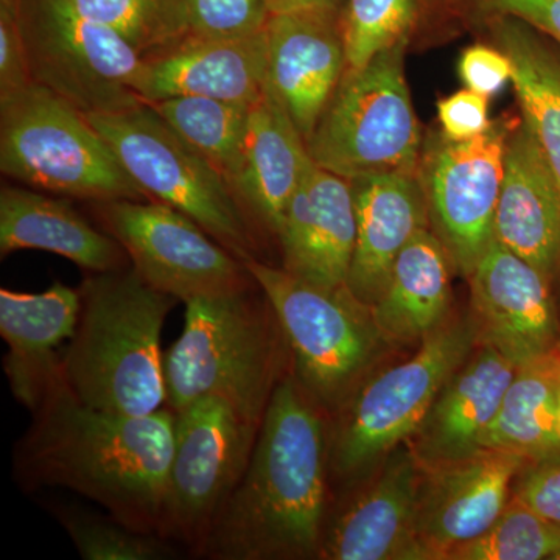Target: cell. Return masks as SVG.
Wrapping results in <instances>:
<instances>
[{"mask_svg": "<svg viewBox=\"0 0 560 560\" xmlns=\"http://www.w3.org/2000/svg\"><path fill=\"white\" fill-rule=\"evenodd\" d=\"M14 451L22 488H62L94 501L121 525L160 534L175 411L116 415L92 408L57 378Z\"/></svg>", "mask_w": 560, "mask_h": 560, "instance_id": "1", "label": "cell"}, {"mask_svg": "<svg viewBox=\"0 0 560 560\" xmlns=\"http://www.w3.org/2000/svg\"><path fill=\"white\" fill-rule=\"evenodd\" d=\"M329 427L293 374L272 394L248 467L209 530L201 558H319Z\"/></svg>", "mask_w": 560, "mask_h": 560, "instance_id": "2", "label": "cell"}, {"mask_svg": "<svg viewBox=\"0 0 560 560\" xmlns=\"http://www.w3.org/2000/svg\"><path fill=\"white\" fill-rule=\"evenodd\" d=\"M75 330L61 352V381L97 410L145 416L165 407L161 334L178 300L135 268L91 272L79 287Z\"/></svg>", "mask_w": 560, "mask_h": 560, "instance_id": "3", "label": "cell"}, {"mask_svg": "<svg viewBox=\"0 0 560 560\" xmlns=\"http://www.w3.org/2000/svg\"><path fill=\"white\" fill-rule=\"evenodd\" d=\"M293 360L278 315L261 291L186 302L183 334L164 355L165 407L219 397L260 425Z\"/></svg>", "mask_w": 560, "mask_h": 560, "instance_id": "4", "label": "cell"}, {"mask_svg": "<svg viewBox=\"0 0 560 560\" xmlns=\"http://www.w3.org/2000/svg\"><path fill=\"white\" fill-rule=\"evenodd\" d=\"M0 171L62 197L149 200L86 113L38 83L0 97Z\"/></svg>", "mask_w": 560, "mask_h": 560, "instance_id": "5", "label": "cell"}, {"mask_svg": "<svg viewBox=\"0 0 560 560\" xmlns=\"http://www.w3.org/2000/svg\"><path fill=\"white\" fill-rule=\"evenodd\" d=\"M245 265L278 315L294 378L324 415H335L364 381L385 342L371 308L348 289H320L260 259Z\"/></svg>", "mask_w": 560, "mask_h": 560, "instance_id": "6", "label": "cell"}, {"mask_svg": "<svg viewBox=\"0 0 560 560\" xmlns=\"http://www.w3.org/2000/svg\"><path fill=\"white\" fill-rule=\"evenodd\" d=\"M478 345L471 315L451 318L410 360L361 382L341 405L329 433V470L352 480L410 441L448 378Z\"/></svg>", "mask_w": 560, "mask_h": 560, "instance_id": "7", "label": "cell"}, {"mask_svg": "<svg viewBox=\"0 0 560 560\" xmlns=\"http://www.w3.org/2000/svg\"><path fill=\"white\" fill-rule=\"evenodd\" d=\"M408 46L405 40L364 68L346 70L307 140L315 164L346 179L416 175L423 135L405 72Z\"/></svg>", "mask_w": 560, "mask_h": 560, "instance_id": "8", "label": "cell"}, {"mask_svg": "<svg viewBox=\"0 0 560 560\" xmlns=\"http://www.w3.org/2000/svg\"><path fill=\"white\" fill-rule=\"evenodd\" d=\"M86 116L149 200L190 217L238 259H259L256 228L230 183L150 105Z\"/></svg>", "mask_w": 560, "mask_h": 560, "instance_id": "9", "label": "cell"}, {"mask_svg": "<svg viewBox=\"0 0 560 560\" xmlns=\"http://www.w3.org/2000/svg\"><path fill=\"white\" fill-rule=\"evenodd\" d=\"M260 425L219 397L175 411L160 536L201 558L217 514L248 467Z\"/></svg>", "mask_w": 560, "mask_h": 560, "instance_id": "10", "label": "cell"}, {"mask_svg": "<svg viewBox=\"0 0 560 560\" xmlns=\"http://www.w3.org/2000/svg\"><path fill=\"white\" fill-rule=\"evenodd\" d=\"M21 21L33 83L86 114L143 103L132 88L143 57L119 33L61 0H21Z\"/></svg>", "mask_w": 560, "mask_h": 560, "instance_id": "11", "label": "cell"}, {"mask_svg": "<svg viewBox=\"0 0 560 560\" xmlns=\"http://www.w3.org/2000/svg\"><path fill=\"white\" fill-rule=\"evenodd\" d=\"M515 121L499 117L482 135L467 140L447 138L440 128L423 136L416 176L430 230L464 278L493 241L504 154Z\"/></svg>", "mask_w": 560, "mask_h": 560, "instance_id": "12", "label": "cell"}, {"mask_svg": "<svg viewBox=\"0 0 560 560\" xmlns=\"http://www.w3.org/2000/svg\"><path fill=\"white\" fill-rule=\"evenodd\" d=\"M95 212L103 231L127 250L140 278L184 304L257 287L245 261L171 206L114 200L97 202Z\"/></svg>", "mask_w": 560, "mask_h": 560, "instance_id": "13", "label": "cell"}, {"mask_svg": "<svg viewBox=\"0 0 560 560\" xmlns=\"http://www.w3.org/2000/svg\"><path fill=\"white\" fill-rule=\"evenodd\" d=\"M478 345L521 368L558 349L560 318L550 278L493 238L470 272Z\"/></svg>", "mask_w": 560, "mask_h": 560, "instance_id": "14", "label": "cell"}, {"mask_svg": "<svg viewBox=\"0 0 560 560\" xmlns=\"http://www.w3.org/2000/svg\"><path fill=\"white\" fill-rule=\"evenodd\" d=\"M528 466L529 460L515 453L480 451L453 463L422 467L416 515L422 560H447L455 548L488 530Z\"/></svg>", "mask_w": 560, "mask_h": 560, "instance_id": "15", "label": "cell"}, {"mask_svg": "<svg viewBox=\"0 0 560 560\" xmlns=\"http://www.w3.org/2000/svg\"><path fill=\"white\" fill-rule=\"evenodd\" d=\"M265 33L268 84L307 142L348 70L340 10L275 13Z\"/></svg>", "mask_w": 560, "mask_h": 560, "instance_id": "16", "label": "cell"}, {"mask_svg": "<svg viewBox=\"0 0 560 560\" xmlns=\"http://www.w3.org/2000/svg\"><path fill=\"white\" fill-rule=\"evenodd\" d=\"M268 84L267 33L237 38L186 36L143 57L135 81L143 103L206 97L253 106Z\"/></svg>", "mask_w": 560, "mask_h": 560, "instance_id": "17", "label": "cell"}, {"mask_svg": "<svg viewBox=\"0 0 560 560\" xmlns=\"http://www.w3.org/2000/svg\"><path fill=\"white\" fill-rule=\"evenodd\" d=\"M276 238L283 270L320 289H348L357 242L350 180L308 162Z\"/></svg>", "mask_w": 560, "mask_h": 560, "instance_id": "18", "label": "cell"}, {"mask_svg": "<svg viewBox=\"0 0 560 560\" xmlns=\"http://www.w3.org/2000/svg\"><path fill=\"white\" fill-rule=\"evenodd\" d=\"M422 467L397 451L370 486L324 528L318 559L422 560L416 515Z\"/></svg>", "mask_w": 560, "mask_h": 560, "instance_id": "19", "label": "cell"}, {"mask_svg": "<svg viewBox=\"0 0 560 560\" xmlns=\"http://www.w3.org/2000/svg\"><path fill=\"white\" fill-rule=\"evenodd\" d=\"M493 238L551 280L560 271V180L525 120L508 139Z\"/></svg>", "mask_w": 560, "mask_h": 560, "instance_id": "20", "label": "cell"}, {"mask_svg": "<svg viewBox=\"0 0 560 560\" xmlns=\"http://www.w3.org/2000/svg\"><path fill=\"white\" fill-rule=\"evenodd\" d=\"M517 370L499 350L475 346L407 442L420 467L429 469L482 451L486 430Z\"/></svg>", "mask_w": 560, "mask_h": 560, "instance_id": "21", "label": "cell"}, {"mask_svg": "<svg viewBox=\"0 0 560 560\" xmlns=\"http://www.w3.org/2000/svg\"><path fill=\"white\" fill-rule=\"evenodd\" d=\"M311 161L304 136L267 84L249 108L241 164L231 184L254 228L278 237L283 213Z\"/></svg>", "mask_w": 560, "mask_h": 560, "instance_id": "22", "label": "cell"}, {"mask_svg": "<svg viewBox=\"0 0 560 560\" xmlns=\"http://www.w3.org/2000/svg\"><path fill=\"white\" fill-rule=\"evenodd\" d=\"M357 210V242L348 290L366 307L377 302L401 249L430 228L418 176L385 173L349 179Z\"/></svg>", "mask_w": 560, "mask_h": 560, "instance_id": "23", "label": "cell"}, {"mask_svg": "<svg viewBox=\"0 0 560 560\" xmlns=\"http://www.w3.org/2000/svg\"><path fill=\"white\" fill-rule=\"evenodd\" d=\"M79 289L55 282L38 294L0 290V335L9 346L3 371L13 396L33 411L61 377L60 346L79 318Z\"/></svg>", "mask_w": 560, "mask_h": 560, "instance_id": "24", "label": "cell"}, {"mask_svg": "<svg viewBox=\"0 0 560 560\" xmlns=\"http://www.w3.org/2000/svg\"><path fill=\"white\" fill-rule=\"evenodd\" d=\"M43 249L90 272L130 267L127 250L108 232L95 230L79 210L36 189L3 186L0 191V254Z\"/></svg>", "mask_w": 560, "mask_h": 560, "instance_id": "25", "label": "cell"}, {"mask_svg": "<svg viewBox=\"0 0 560 560\" xmlns=\"http://www.w3.org/2000/svg\"><path fill=\"white\" fill-rule=\"evenodd\" d=\"M451 256L430 228L401 249L388 283L371 307L372 319L389 345L422 342L451 315Z\"/></svg>", "mask_w": 560, "mask_h": 560, "instance_id": "26", "label": "cell"}, {"mask_svg": "<svg viewBox=\"0 0 560 560\" xmlns=\"http://www.w3.org/2000/svg\"><path fill=\"white\" fill-rule=\"evenodd\" d=\"M477 27L510 58L522 119L560 180V44L512 16L488 18Z\"/></svg>", "mask_w": 560, "mask_h": 560, "instance_id": "27", "label": "cell"}, {"mask_svg": "<svg viewBox=\"0 0 560 560\" xmlns=\"http://www.w3.org/2000/svg\"><path fill=\"white\" fill-rule=\"evenodd\" d=\"M559 393V349L518 368L486 430L482 451L515 453L529 464L560 459Z\"/></svg>", "mask_w": 560, "mask_h": 560, "instance_id": "28", "label": "cell"}, {"mask_svg": "<svg viewBox=\"0 0 560 560\" xmlns=\"http://www.w3.org/2000/svg\"><path fill=\"white\" fill-rule=\"evenodd\" d=\"M147 105L201 153L231 186L241 164L250 106L206 97H173Z\"/></svg>", "mask_w": 560, "mask_h": 560, "instance_id": "29", "label": "cell"}, {"mask_svg": "<svg viewBox=\"0 0 560 560\" xmlns=\"http://www.w3.org/2000/svg\"><path fill=\"white\" fill-rule=\"evenodd\" d=\"M436 13L456 18L453 0H345L340 9L348 70L364 68L381 51L410 40Z\"/></svg>", "mask_w": 560, "mask_h": 560, "instance_id": "30", "label": "cell"}, {"mask_svg": "<svg viewBox=\"0 0 560 560\" xmlns=\"http://www.w3.org/2000/svg\"><path fill=\"white\" fill-rule=\"evenodd\" d=\"M86 20L124 36L142 57L187 36L184 0H61Z\"/></svg>", "mask_w": 560, "mask_h": 560, "instance_id": "31", "label": "cell"}, {"mask_svg": "<svg viewBox=\"0 0 560 560\" xmlns=\"http://www.w3.org/2000/svg\"><path fill=\"white\" fill-rule=\"evenodd\" d=\"M559 560L560 526L512 493L497 521L447 560Z\"/></svg>", "mask_w": 560, "mask_h": 560, "instance_id": "32", "label": "cell"}, {"mask_svg": "<svg viewBox=\"0 0 560 560\" xmlns=\"http://www.w3.org/2000/svg\"><path fill=\"white\" fill-rule=\"evenodd\" d=\"M55 515L86 560H167L179 555L176 544L160 534L130 529L108 514L97 517L77 508L58 506Z\"/></svg>", "mask_w": 560, "mask_h": 560, "instance_id": "33", "label": "cell"}, {"mask_svg": "<svg viewBox=\"0 0 560 560\" xmlns=\"http://www.w3.org/2000/svg\"><path fill=\"white\" fill-rule=\"evenodd\" d=\"M187 36L237 38L265 31L270 0H184Z\"/></svg>", "mask_w": 560, "mask_h": 560, "instance_id": "34", "label": "cell"}, {"mask_svg": "<svg viewBox=\"0 0 560 560\" xmlns=\"http://www.w3.org/2000/svg\"><path fill=\"white\" fill-rule=\"evenodd\" d=\"M453 5L471 25L493 16L517 18L560 44V0H453Z\"/></svg>", "mask_w": 560, "mask_h": 560, "instance_id": "35", "label": "cell"}, {"mask_svg": "<svg viewBox=\"0 0 560 560\" xmlns=\"http://www.w3.org/2000/svg\"><path fill=\"white\" fill-rule=\"evenodd\" d=\"M33 83L21 21V0H0V97Z\"/></svg>", "mask_w": 560, "mask_h": 560, "instance_id": "36", "label": "cell"}, {"mask_svg": "<svg viewBox=\"0 0 560 560\" xmlns=\"http://www.w3.org/2000/svg\"><path fill=\"white\" fill-rule=\"evenodd\" d=\"M456 70L464 88L488 98L495 97L512 81L510 58L490 43L464 49Z\"/></svg>", "mask_w": 560, "mask_h": 560, "instance_id": "37", "label": "cell"}, {"mask_svg": "<svg viewBox=\"0 0 560 560\" xmlns=\"http://www.w3.org/2000/svg\"><path fill=\"white\" fill-rule=\"evenodd\" d=\"M489 101L467 88L441 98L436 105L440 130L453 140L474 139L482 135L492 125Z\"/></svg>", "mask_w": 560, "mask_h": 560, "instance_id": "38", "label": "cell"}, {"mask_svg": "<svg viewBox=\"0 0 560 560\" xmlns=\"http://www.w3.org/2000/svg\"><path fill=\"white\" fill-rule=\"evenodd\" d=\"M512 493L560 526V459L530 464L518 475Z\"/></svg>", "mask_w": 560, "mask_h": 560, "instance_id": "39", "label": "cell"}, {"mask_svg": "<svg viewBox=\"0 0 560 560\" xmlns=\"http://www.w3.org/2000/svg\"><path fill=\"white\" fill-rule=\"evenodd\" d=\"M342 2L345 0H270L272 14L308 9L340 10Z\"/></svg>", "mask_w": 560, "mask_h": 560, "instance_id": "40", "label": "cell"}, {"mask_svg": "<svg viewBox=\"0 0 560 560\" xmlns=\"http://www.w3.org/2000/svg\"><path fill=\"white\" fill-rule=\"evenodd\" d=\"M558 425H559V436H560V393H559Z\"/></svg>", "mask_w": 560, "mask_h": 560, "instance_id": "41", "label": "cell"}, {"mask_svg": "<svg viewBox=\"0 0 560 560\" xmlns=\"http://www.w3.org/2000/svg\"><path fill=\"white\" fill-rule=\"evenodd\" d=\"M558 349L560 350V341H559V346H558Z\"/></svg>", "mask_w": 560, "mask_h": 560, "instance_id": "42", "label": "cell"}, {"mask_svg": "<svg viewBox=\"0 0 560 560\" xmlns=\"http://www.w3.org/2000/svg\"><path fill=\"white\" fill-rule=\"evenodd\" d=\"M560 560V559H559Z\"/></svg>", "mask_w": 560, "mask_h": 560, "instance_id": "43", "label": "cell"}, {"mask_svg": "<svg viewBox=\"0 0 560 560\" xmlns=\"http://www.w3.org/2000/svg\"><path fill=\"white\" fill-rule=\"evenodd\" d=\"M560 272V271H559Z\"/></svg>", "mask_w": 560, "mask_h": 560, "instance_id": "44", "label": "cell"}]
</instances>
